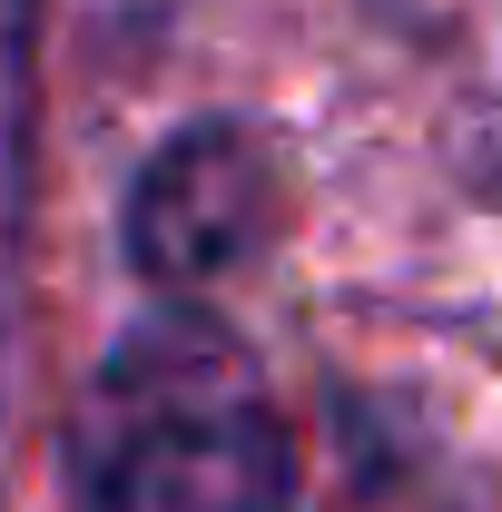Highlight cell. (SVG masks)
<instances>
[{
    "instance_id": "1",
    "label": "cell",
    "mask_w": 502,
    "mask_h": 512,
    "mask_svg": "<svg viewBox=\"0 0 502 512\" xmlns=\"http://www.w3.org/2000/svg\"><path fill=\"white\" fill-rule=\"evenodd\" d=\"M89 512H296V444L256 355L207 316L138 325L89 404Z\"/></svg>"
},
{
    "instance_id": "4",
    "label": "cell",
    "mask_w": 502,
    "mask_h": 512,
    "mask_svg": "<svg viewBox=\"0 0 502 512\" xmlns=\"http://www.w3.org/2000/svg\"><path fill=\"white\" fill-rule=\"evenodd\" d=\"M109 20H148V10H168V0H99Z\"/></svg>"
},
{
    "instance_id": "2",
    "label": "cell",
    "mask_w": 502,
    "mask_h": 512,
    "mask_svg": "<svg viewBox=\"0 0 502 512\" xmlns=\"http://www.w3.org/2000/svg\"><path fill=\"white\" fill-rule=\"evenodd\" d=\"M276 217H286L276 148L237 119H197L138 168V188H128V256H138L148 286L197 296V286L237 276L276 237Z\"/></svg>"
},
{
    "instance_id": "3",
    "label": "cell",
    "mask_w": 502,
    "mask_h": 512,
    "mask_svg": "<svg viewBox=\"0 0 502 512\" xmlns=\"http://www.w3.org/2000/svg\"><path fill=\"white\" fill-rule=\"evenodd\" d=\"M30 148H40V0H0V355L30 237Z\"/></svg>"
}]
</instances>
